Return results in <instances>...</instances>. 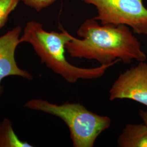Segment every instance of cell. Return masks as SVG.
Masks as SVG:
<instances>
[{
  "instance_id": "obj_11",
  "label": "cell",
  "mask_w": 147,
  "mask_h": 147,
  "mask_svg": "<svg viewBox=\"0 0 147 147\" xmlns=\"http://www.w3.org/2000/svg\"><path fill=\"white\" fill-rule=\"evenodd\" d=\"M139 116L143 121V123L147 125V111L140 110L139 111Z\"/></svg>"
},
{
  "instance_id": "obj_7",
  "label": "cell",
  "mask_w": 147,
  "mask_h": 147,
  "mask_svg": "<svg viewBox=\"0 0 147 147\" xmlns=\"http://www.w3.org/2000/svg\"><path fill=\"white\" fill-rule=\"evenodd\" d=\"M119 147H147V125L143 124H128L117 139Z\"/></svg>"
},
{
  "instance_id": "obj_3",
  "label": "cell",
  "mask_w": 147,
  "mask_h": 147,
  "mask_svg": "<svg viewBox=\"0 0 147 147\" xmlns=\"http://www.w3.org/2000/svg\"><path fill=\"white\" fill-rule=\"evenodd\" d=\"M24 107L57 117L68 126L74 147H93L100 134L111 126L107 116L88 110L80 103L66 102L61 105L41 99L27 101Z\"/></svg>"
},
{
  "instance_id": "obj_1",
  "label": "cell",
  "mask_w": 147,
  "mask_h": 147,
  "mask_svg": "<svg viewBox=\"0 0 147 147\" xmlns=\"http://www.w3.org/2000/svg\"><path fill=\"white\" fill-rule=\"evenodd\" d=\"M65 45L72 58L96 60L101 65L132 60L145 61L147 55L129 27L125 25H99L94 18L86 20Z\"/></svg>"
},
{
  "instance_id": "obj_5",
  "label": "cell",
  "mask_w": 147,
  "mask_h": 147,
  "mask_svg": "<svg viewBox=\"0 0 147 147\" xmlns=\"http://www.w3.org/2000/svg\"><path fill=\"white\" fill-rule=\"evenodd\" d=\"M131 99L147 106V63L140 62L116 79L109 91V99Z\"/></svg>"
},
{
  "instance_id": "obj_2",
  "label": "cell",
  "mask_w": 147,
  "mask_h": 147,
  "mask_svg": "<svg viewBox=\"0 0 147 147\" xmlns=\"http://www.w3.org/2000/svg\"><path fill=\"white\" fill-rule=\"evenodd\" d=\"M59 28L61 32L47 31L40 23L29 21L23 30L20 42L30 43L42 63L70 84H75L79 80L99 79L108 69L116 64L101 65L89 68L71 64L65 56V45L73 36L62 27L59 26Z\"/></svg>"
},
{
  "instance_id": "obj_6",
  "label": "cell",
  "mask_w": 147,
  "mask_h": 147,
  "mask_svg": "<svg viewBox=\"0 0 147 147\" xmlns=\"http://www.w3.org/2000/svg\"><path fill=\"white\" fill-rule=\"evenodd\" d=\"M22 28L17 26L0 37V98L3 92L2 81L11 76L28 80L33 79L31 74L20 68L16 62L15 53L20 42Z\"/></svg>"
},
{
  "instance_id": "obj_9",
  "label": "cell",
  "mask_w": 147,
  "mask_h": 147,
  "mask_svg": "<svg viewBox=\"0 0 147 147\" xmlns=\"http://www.w3.org/2000/svg\"><path fill=\"white\" fill-rule=\"evenodd\" d=\"M21 0H0V30L5 26L11 13Z\"/></svg>"
},
{
  "instance_id": "obj_4",
  "label": "cell",
  "mask_w": 147,
  "mask_h": 147,
  "mask_svg": "<svg viewBox=\"0 0 147 147\" xmlns=\"http://www.w3.org/2000/svg\"><path fill=\"white\" fill-rule=\"evenodd\" d=\"M93 5L101 25H125L139 34H147V9L142 0H81Z\"/></svg>"
},
{
  "instance_id": "obj_10",
  "label": "cell",
  "mask_w": 147,
  "mask_h": 147,
  "mask_svg": "<svg viewBox=\"0 0 147 147\" xmlns=\"http://www.w3.org/2000/svg\"><path fill=\"white\" fill-rule=\"evenodd\" d=\"M25 5L39 11L51 5L56 0H22Z\"/></svg>"
},
{
  "instance_id": "obj_8",
  "label": "cell",
  "mask_w": 147,
  "mask_h": 147,
  "mask_svg": "<svg viewBox=\"0 0 147 147\" xmlns=\"http://www.w3.org/2000/svg\"><path fill=\"white\" fill-rule=\"evenodd\" d=\"M31 144L21 140L14 131L10 119L0 121V147H32Z\"/></svg>"
}]
</instances>
